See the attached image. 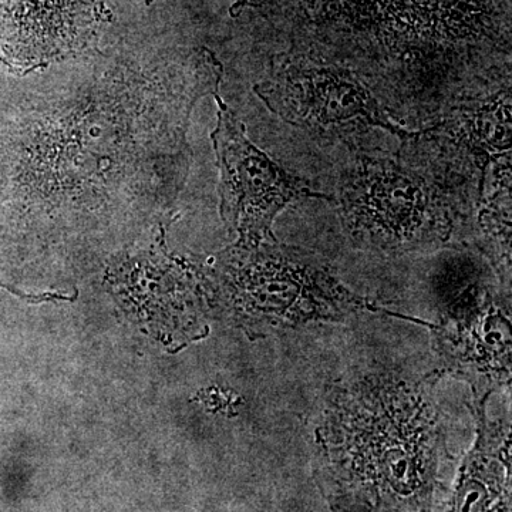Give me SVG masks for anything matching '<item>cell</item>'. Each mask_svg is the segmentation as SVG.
I'll use <instances>...</instances> for the list:
<instances>
[{"label": "cell", "mask_w": 512, "mask_h": 512, "mask_svg": "<svg viewBox=\"0 0 512 512\" xmlns=\"http://www.w3.org/2000/svg\"><path fill=\"white\" fill-rule=\"evenodd\" d=\"M437 379L376 363L326 387L313 417V458L336 508L436 512L448 457Z\"/></svg>", "instance_id": "cell-1"}, {"label": "cell", "mask_w": 512, "mask_h": 512, "mask_svg": "<svg viewBox=\"0 0 512 512\" xmlns=\"http://www.w3.org/2000/svg\"><path fill=\"white\" fill-rule=\"evenodd\" d=\"M302 28L394 47H447L494 39L491 0H258Z\"/></svg>", "instance_id": "cell-2"}, {"label": "cell", "mask_w": 512, "mask_h": 512, "mask_svg": "<svg viewBox=\"0 0 512 512\" xmlns=\"http://www.w3.org/2000/svg\"><path fill=\"white\" fill-rule=\"evenodd\" d=\"M217 97L218 127L212 133L221 170V211L244 241L259 244L271 235L278 212L296 198L320 197L292 180L252 146L245 127Z\"/></svg>", "instance_id": "cell-3"}, {"label": "cell", "mask_w": 512, "mask_h": 512, "mask_svg": "<svg viewBox=\"0 0 512 512\" xmlns=\"http://www.w3.org/2000/svg\"><path fill=\"white\" fill-rule=\"evenodd\" d=\"M249 284V306L271 329L343 322L370 309L325 268L291 249L265 258Z\"/></svg>", "instance_id": "cell-4"}, {"label": "cell", "mask_w": 512, "mask_h": 512, "mask_svg": "<svg viewBox=\"0 0 512 512\" xmlns=\"http://www.w3.org/2000/svg\"><path fill=\"white\" fill-rule=\"evenodd\" d=\"M345 214L360 242L383 251H407L450 234L420 185L382 164L367 165L357 177Z\"/></svg>", "instance_id": "cell-5"}, {"label": "cell", "mask_w": 512, "mask_h": 512, "mask_svg": "<svg viewBox=\"0 0 512 512\" xmlns=\"http://www.w3.org/2000/svg\"><path fill=\"white\" fill-rule=\"evenodd\" d=\"M109 20L104 0H0V59L32 72L83 50Z\"/></svg>", "instance_id": "cell-6"}, {"label": "cell", "mask_w": 512, "mask_h": 512, "mask_svg": "<svg viewBox=\"0 0 512 512\" xmlns=\"http://www.w3.org/2000/svg\"><path fill=\"white\" fill-rule=\"evenodd\" d=\"M256 89L279 116L312 131L348 133L370 126L396 130L349 73L286 63L276 67L271 82Z\"/></svg>", "instance_id": "cell-7"}, {"label": "cell", "mask_w": 512, "mask_h": 512, "mask_svg": "<svg viewBox=\"0 0 512 512\" xmlns=\"http://www.w3.org/2000/svg\"><path fill=\"white\" fill-rule=\"evenodd\" d=\"M511 320L498 308L491 293L470 311L443 319L434 326L436 375L464 380L474 403L511 384Z\"/></svg>", "instance_id": "cell-8"}, {"label": "cell", "mask_w": 512, "mask_h": 512, "mask_svg": "<svg viewBox=\"0 0 512 512\" xmlns=\"http://www.w3.org/2000/svg\"><path fill=\"white\" fill-rule=\"evenodd\" d=\"M485 403H476V444L464 458L447 512H510V424L488 420Z\"/></svg>", "instance_id": "cell-9"}, {"label": "cell", "mask_w": 512, "mask_h": 512, "mask_svg": "<svg viewBox=\"0 0 512 512\" xmlns=\"http://www.w3.org/2000/svg\"><path fill=\"white\" fill-rule=\"evenodd\" d=\"M2 288L8 289L10 293L18 296V298L23 299V301L28 303H33V305H37V303L42 302H52V301H69L73 302L77 299V293L74 296H63L60 293H43V295H26V293L19 292L18 289L10 288L8 285H0Z\"/></svg>", "instance_id": "cell-10"}]
</instances>
